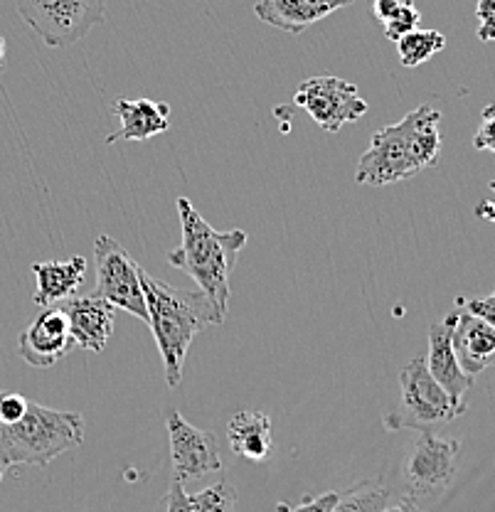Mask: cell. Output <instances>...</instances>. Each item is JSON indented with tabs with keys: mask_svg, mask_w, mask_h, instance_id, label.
Listing matches in <instances>:
<instances>
[{
	"mask_svg": "<svg viewBox=\"0 0 495 512\" xmlns=\"http://www.w3.org/2000/svg\"><path fill=\"white\" fill-rule=\"evenodd\" d=\"M441 153V114L434 106L422 104L409 111L399 124L372 133L370 146L360 156L355 180L360 185L399 183L404 178L434 168Z\"/></svg>",
	"mask_w": 495,
	"mask_h": 512,
	"instance_id": "cell-1",
	"label": "cell"
},
{
	"mask_svg": "<svg viewBox=\"0 0 495 512\" xmlns=\"http://www.w3.org/2000/svg\"><path fill=\"white\" fill-rule=\"evenodd\" d=\"M178 215L183 224V244L168 252V264L195 279L207 301L225 318L230 311V276L239 252L247 247V232H217L188 197L178 200Z\"/></svg>",
	"mask_w": 495,
	"mask_h": 512,
	"instance_id": "cell-2",
	"label": "cell"
},
{
	"mask_svg": "<svg viewBox=\"0 0 495 512\" xmlns=\"http://www.w3.org/2000/svg\"><path fill=\"white\" fill-rule=\"evenodd\" d=\"M141 288L146 296L148 325L153 330L158 350L163 355L165 382L178 387L183 380V365L190 343L200 330L220 325L222 318L202 291L170 286L141 269Z\"/></svg>",
	"mask_w": 495,
	"mask_h": 512,
	"instance_id": "cell-3",
	"label": "cell"
},
{
	"mask_svg": "<svg viewBox=\"0 0 495 512\" xmlns=\"http://www.w3.org/2000/svg\"><path fill=\"white\" fill-rule=\"evenodd\" d=\"M84 444V419L77 412H57L30 402L23 419L0 426L3 471L15 466H47L52 458Z\"/></svg>",
	"mask_w": 495,
	"mask_h": 512,
	"instance_id": "cell-4",
	"label": "cell"
},
{
	"mask_svg": "<svg viewBox=\"0 0 495 512\" xmlns=\"http://www.w3.org/2000/svg\"><path fill=\"white\" fill-rule=\"evenodd\" d=\"M461 412L441 384L429 375L427 357H412L399 372V402L385 416L387 431H431L459 419Z\"/></svg>",
	"mask_w": 495,
	"mask_h": 512,
	"instance_id": "cell-5",
	"label": "cell"
},
{
	"mask_svg": "<svg viewBox=\"0 0 495 512\" xmlns=\"http://www.w3.org/2000/svg\"><path fill=\"white\" fill-rule=\"evenodd\" d=\"M18 13L47 47H69L104 20V0H18Z\"/></svg>",
	"mask_w": 495,
	"mask_h": 512,
	"instance_id": "cell-6",
	"label": "cell"
},
{
	"mask_svg": "<svg viewBox=\"0 0 495 512\" xmlns=\"http://www.w3.org/2000/svg\"><path fill=\"white\" fill-rule=\"evenodd\" d=\"M461 441L439 439L431 431H419V439L402 466L404 498L419 500L451 488L456 478Z\"/></svg>",
	"mask_w": 495,
	"mask_h": 512,
	"instance_id": "cell-7",
	"label": "cell"
},
{
	"mask_svg": "<svg viewBox=\"0 0 495 512\" xmlns=\"http://www.w3.org/2000/svg\"><path fill=\"white\" fill-rule=\"evenodd\" d=\"M97 256V293L114 308L146 320L148 308L141 288V266L131 259V254L109 234H99L94 242Z\"/></svg>",
	"mask_w": 495,
	"mask_h": 512,
	"instance_id": "cell-8",
	"label": "cell"
},
{
	"mask_svg": "<svg viewBox=\"0 0 495 512\" xmlns=\"http://www.w3.org/2000/svg\"><path fill=\"white\" fill-rule=\"evenodd\" d=\"M294 104L306 109L326 133H338L367 114V101L358 87L340 77H311L296 89Z\"/></svg>",
	"mask_w": 495,
	"mask_h": 512,
	"instance_id": "cell-9",
	"label": "cell"
},
{
	"mask_svg": "<svg viewBox=\"0 0 495 512\" xmlns=\"http://www.w3.org/2000/svg\"><path fill=\"white\" fill-rule=\"evenodd\" d=\"M170 458L178 480H202L222 471L220 446L215 434L188 424L178 412L168 414Z\"/></svg>",
	"mask_w": 495,
	"mask_h": 512,
	"instance_id": "cell-10",
	"label": "cell"
},
{
	"mask_svg": "<svg viewBox=\"0 0 495 512\" xmlns=\"http://www.w3.org/2000/svg\"><path fill=\"white\" fill-rule=\"evenodd\" d=\"M74 348L67 316L60 306H47L18 340V355L37 370L57 365Z\"/></svg>",
	"mask_w": 495,
	"mask_h": 512,
	"instance_id": "cell-11",
	"label": "cell"
},
{
	"mask_svg": "<svg viewBox=\"0 0 495 512\" xmlns=\"http://www.w3.org/2000/svg\"><path fill=\"white\" fill-rule=\"evenodd\" d=\"M67 316L69 333L77 348L89 352H101L109 343L116 323V308L97 291L89 296H72L57 303Z\"/></svg>",
	"mask_w": 495,
	"mask_h": 512,
	"instance_id": "cell-12",
	"label": "cell"
},
{
	"mask_svg": "<svg viewBox=\"0 0 495 512\" xmlns=\"http://www.w3.org/2000/svg\"><path fill=\"white\" fill-rule=\"evenodd\" d=\"M456 311L449 313L441 323L429 325V355H427V370L436 382L441 384L451 402L456 404L461 414H466V397L473 387V377H468L461 370L459 360H456L454 345H451V330H454Z\"/></svg>",
	"mask_w": 495,
	"mask_h": 512,
	"instance_id": "cell-13",
	"label": "cell"
},
{
	"mask_svg": "<svg viewBox=\"0 0 495 512\" xmlns=\"http://www.w3.org/2000/svg\"><path fill=\"white\" fill-rule=\"evenodd\" d=\"M451 345H454L461 370L468 377H476L495 367V328L466 313L463 308L456 311Z\"/></svg>",
	"mask_w": 495,
	"mask_h": 512,
	"instance_id": "cell-14",
	"label": "cell"
},
{
	"mask_svg": "<svg viewBox=\"0 0 495 512\" xmlns=\"http://www.w3.org/2000/svg\"><path fill=\"white\" fill-rule=\"evenodd\" d=\"M348 5H353V0H259L254 13L271 28L301 35L306 28Z\"/></svg>",
	"mask_w": 495,
	"mask_h": 512,
	"instance_id": "cell-15",
	"label": "cell"
},
{
	"mask_svg": "<svg viewBox=\"0 0 495 512\" xmlns=\"http://www.w3.org/2000/svg\"><path fill=\"white\" fill-rule=\"evenodd\" d=\"M116 116L121 119V128L106 138V143L116 141H148L161 136L170 128V106L163 101L151 99H116Z\"/></svg>",
	"mask_w": 495,
	"mask_h": 512,
	"instance_id": "cell-16",
	"label": "cell"
},
{
	"mask_svg": "<svg viewBox=\"0 0 495 512\" xmlns=\"http://www.w3.org/2000/svg\"><path fill=\"white\" fill-rule=\"evenodd\" d=\"M33 274L37 279V291L33 296L35 306L47 308L77 296L87 276V259L72 256L67 261H37L33 264Z\"/></svg>",
	"mask_w": 495,
	"mask_h": 512,
	"instance_id": "cell-17",
	"label": "cell"
},
{
	"mask_svg": "<svg viewBox=\"0 0 495 512\" xmlns=\"http://www.w3.org/2000/svg\"><path fill=\"white\" fill-rule=\"evenodd\" d=\"M227 441L239 458L252 463L269 461L274 453L271 419L264 412H237L227 426Z\"/></svg>",
	"mask_w": 495,
	"mask_h": 512,
	"instance_id": "cell-18",
	"label": "cell"
},
{
	"mask_svg": "<svg viewBox=\"0 0 495 512\" xmlns=\"http://www.w3.org/2000/svg\"><path fill=\"white\" fill-rule=\"evenodd\" d=\"M446 47V37L439 30H412L397 40L399 62L404 67H419V64L429 62L431 57L439 55Z\"/></svg>",
	"mask_w": 495,
	"mask_h": 512,
	"instance_id": "cell-19",
	"label": "cell"
},
{
	"mask_svg": "<svg viewBox=\"0 0 495 512\" xmlns=\"http://www.w3.org/2000/svg\"><path fill=\"white\" fill-rule=\"evenodd\" d=\"M390 493L377 483H360L340 493L333 512H385Z\"/></svg>",
	"mask_w": 495,
	"mask_h": 512,
	"instance_id": "cell-20",
	"label": "cell"
},
{
	"mask_svg": "<svg viewBox=\"0 0 495 512\" xmlns=\"http://www.w3.org/2000/svg\"><path fill=\"white\" fill-rule=\"evenodd\" d=\"M193 512H232L237 505V490L227 480H220L212 488L190 495Z\"/></svg>",
	"mask_w": 495,
	"mask_h": 512,
	"instance_id": "cell-21",
	"label": "cell"
},
{
	"mask_svg": "<svg viewBox=\"0 0 495 512\" xmlns=\"http://www.w3.org/2000/svg\"><path fill=\"white\" fill-rule=\"evenodd\" d=\"M419 23H422V13L417 10V5H414L412 0H404V3L399 5L395 13H392L390 18L382 23V28H385L387 40L397 42L402 35L417 30Z\"/></svg>",
	"mask_w": 495,
	"mask_h": 512,
	"instance_id": "cell-22",
	"label": "cell"
},
{
	"mask_svg": "<svg viewBox=\"0 0 495 512\" xmlns=\"http://www.w3.org/2000/svg\"><path fill=\"white\" fill-rule=\"evenodd\" d=\"M456 306L463 308L466 313H471V316L481 318L483 323H488L491 328H495V291L483 298H459Z\"/></svg>",
	"mask_w": 495,
	"mask_h": 512,
	"instance_id": "cell-23",
	"label": "cell"
},
{
	"mask_svg": "<svg viewBox=\"0 0 495 512\" xmlns=\"http://www.w3.org/2000/svg\"><path fill=\"white\" fill-rule=\"evenodd\" d=\"M28 404L30 402L23 397V394L0 392V426H10L15 424V421L23 419V414L28 412Z\"/></svg>",
	"mask_w": 495,
	"mask_h": 512,
	"instance_id": "cell-24",
	"label": "cell"
},
{
	"mask_svg": "<svg viewBox=\"0 0 495 512\" xmlns=\"http://www.w3.org/2000/svg\"><path fill=\"white\" fill-rule=\"evenodd\" d=\"M473 148H478V151H491L495 156V104L483 109L481 126H478L476 136H473Z\"/></svg>",
	"mask_w": 495,
	"mask_h": 512,
	"instance_id": "cell-25",
	"label": "cell"
},
{
	"mask_svg": "<svg viewBox=\"0 0 495 512\" xmlns=\"http://www.w3.org/2000/svg\"><path fill=\"white\" fill-rule=\"evenodd\" d=\"M478 18V40L495 42V0H478L476 5Z\"/></svg>",
	"mask_w": 495,
	"mask_h": 512,
	"instance_id": "cell-26",
	"label": "cell"
},
{
	"mask_svg": "<svg viewBox=\"0 0 495 512\" xmlns=\"http://www.w3.org/2000/svg\"><path fill=\"white\" fill-rule=\"evenodd\" d=\"M161 512H193V505H190V495L185 493L183 480L173 478V483H170L168 493H165V498L161 503Z\"/></svg>",
	"mask_w": 495,
	"mask_h": 512,
	"instance_id": "cell-27",
	"label": "cell"
},
{
	"mask_svg": "<svg viewBox=\"0 0 495 512\" xmlns=\"http://www.w3.org/2000/svg\"><path fill=\"white\" fill-rule=\"evenodd\" d=\"M338 498V490H328V493L323 495H306V498L301 500V505H296V508L289 512H333Z\"/></svg>",
	"mask_w": 495,
	"mask_h": 512,
	"instance_id": "cell-28",
	"label": "cell"
},
{
	"mask_svg": "<svg viewBox=\"0 0 495 512\" xmlns=\"http://www.w3.org/2000/svg\"><path fill=\"white\" fill-rule=\"evenodd\" d=\"M476 215L483 217V220H488V222H495V202H491V200L481 202V205L476 207Z\"/></svg>",
	"mask_w": 495,
	"mask_h": 512,
	"instance_id": "cell-29",
	"label": "cell"
},
{
	"mask_svg": "<svg viewBox=\"0 0 495 512\" xmlns=\"http://www.w3.org/2000/svg\"><path fill=\"white\" fill-rule=\"evenodd\" d=\"M385 512H424V510H419L417 508V503H414V500H409V498H404L402 503H397L395 508H390V505H387V510Z\"/></svg>",
	"mask_w": 495,
	"mask_h": 512,
	"instance_id": "cell-30",
	"label": "cell"
},
{
	"mask_svg": "<svg viewBox=\"0 0 495 512\" xmlns=\"http://www.w3.org/2000/svg\"><path fill=\"white\" fill-rule=\"evenodd\" d=\"M5 57H8V45H5V40L0 37V72L5 69Z\"/></svg>",
	"mask_w": 495,
	"mask_h": 512,
	"instance_id": "cell-31",
	"label": "cell"
},
{
	"mask_svg": "<svg viewBox=\"0 0 495 512\" xmlns=\"http://www.w3.org/2000/svg\"><path fill=\"white\" fill-rule=\"evenodd\" d=\"M3 473H5V471H3V463H0V480H3Z\"/></svg>",
	"mask_w": 495,
	"mask_h": 512,
	"instance_id": "cell-32",
	"label": "cell"
},
{
	"mask_svg": "<svg viewBox=\"0 0 495 512\" xmlns=\"http://www.w3.org/2000/svg\"><path fill=\"white\" fill-rule=\"evenodd\" d=\"M488 188H491V190L495 192V180H493V183H491V185H488Z\"/></svg>",
	"mask_w": 495,
	"mask_h": 512,
	"instance_id": "cell-33",
	"label": "cell"
}]
</instances>
